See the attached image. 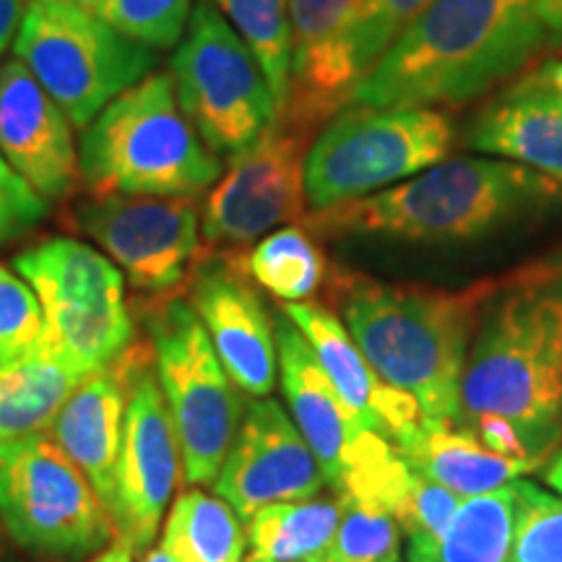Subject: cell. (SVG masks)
I'll return each instance as SVG.
<instances>
[{
    "label": "cell",
    "mask_w": 562,
    "mask_h": 562,
    "mask_svg": "<svg viewBox=\"0 0 562 562\" xmlns=\"http://www.w3.org/2000/svg\"><path fill=\"white\" fill-rule=\"evenodd\" d=\"M13 55L79 131L157 63L154 50L123 37L100 13L47 0L26 5Z\"/></svg>",
    "instance_id": "ba28073f"
},
{
    "label": "cell",
    "mask_w": 562,
    "mask_h": 562,
    "mask_svg": "<svg viewBox=\"0 0 562 562\" xmlns=\"http://www.w3.org/2000/svg\"><path fill=\"white\" fill-rule=\"evenodd\" d=\"M453 146V117L440 110L347 104L307 149V209L323 211L381 193L440 165Z\"/></svg>",
    "instance_id": "8992f818"
},
{
    "label": "cell",
    "mask_w": 562,
    "mask_h": 562,
    "mask_svg": "<svg viewBox=\"0 0 562 562\" xmlns=\"http://www.w3.org/2000/svg\"><path fill=\"white\" fill-rule=\"evenodd\" d=\"M393 448L414 472L459 497L484 495L542 467L537 461L508 459L490 451L472 435L456 430L448 422L425 417L406 427Z\"/></svg>",
    "instance_id": "603a6c76"
},
{
    "label": "cell",
    "mask_w": 562,
    "mask_h": 562,
    "mask_svg": "<svg viewBox=\"0 0 562 562\" xmlns=\"http://www.w3.org/2000/svg\"><path fill=\"white\" fill-rule=\"evenodd\" d=\"M273 339H277L281 391L292 406L294 425L311 446L323 480L336 492L347 474L351 453L370 430L341 402L313 347L281 307L273 315Z\"/></svg>",
    "instance_id": "d6986e66"
},
{
    "label": "cell",
    "mask_w": 562,
    "mask_h": 562,
    "mask_svg": "<svg viewBox=\"0 0 562 562\" xmlns=\"http://www.w3.org/2000/svg\"><path fill=\"white\" fill-rule=\"evenodd\" d=\"M248 539L237 513L206 492H182L170 513L165 550L175 562H243Z\"/></svg>",
    "instance_id": "4316f807"
},
{
    "label": "cell",
    "mask_w": 562,
    "mask_h": 562,
    "mask_svg": "<svg viewBox=\"0 0 562 562\" xmlns=\"http://www.w3.org/2000/svg\"><path fill=\"white\" fill-rule=\"evenodd\" d=\"M533 13L547 34V40L562 47V0H531Z\"/></svg>",
    "instance_id": "8d00e7d4"
},
{
    "label": "cell",
    "mask_w": 562,
    "mask_h": 562,
    "mask_svg": "<svg viewBox=\"0 0 562 562\" xmlns=\"http://www.w3.org/2000/svg\"><path fill=\"white\" fill-rule=\"evenodd\" d=\"M256 55L277 102L279 121L290 104L292 30L290 0H206Z\"/></svg>",
    "instance_id": "83f0119b"
},
{
    "label": "cell",
    "mask_w": 562,
    "mask_h": 562,
    "mask_svg": "<svg viewBox=\"0 0 562 562\" xmlns=\"http://www.w3.org/2000/svg\"><path fill=\"white\" fill-rule=\"evenodd\" d=\"M341 524V497L266 505L248 521L252 560L321 562Z\"/></svg>",
    "instance_id": "484cf974"
},
{
    "label": "cell",
    "mask_w": 562,
    "mask_h": 562,
    "mask_svg": "<svg viewBox=\"0 0 562 562\" xmlns=\"http://www.w3.org/2000/svg\"><path fill=\"white\" fill-rule=\"evenodd\" d=\"M180 110L203 144L235 157L279 121L277 102L256 55L227 19L201 0L172 58Z\"/></svg>",
    "instance_id": "30bf717a"
},
{
    "label": "cell",
    "mask_w": 562,
    "mask_h": 562,
    "mask_svg": "<svg viewBox=\"0 0 562 562\" xmlns=\"http://www.w3.org/2000/svg\"><path fill=\"white\" fill-rule=\"evenodd\" d=\"M430 3L432 0H362L349 34L351 60L360 79Z\"/></svg>",
    "instance_id": "d6a6232c"
},
{
    "label": "cell",
    "mask_w": 562,
    "mask_h": 562,
    "mask_svg": "<svg viewBox=\"0 0 562 562\" xmlns=\"http://www.w3.org/2000/svg\"><path fill=\"white\" fill-rule=\"evenodd\" d=\"M191 0H102L100 16L112 30L149 50L178 45L188 24Z\"/></svg>",
    "instance_id": "1f68e13d"
},
{
    "label": "cell",
    "mask_w": 562,
    "mask_h": 562,
    "mask_svg": "<svg viewBox=\"0 0 562 562\" xmlns=\"http://www.w3.org/2000/svg\"><path fill=\"white\" fill-rule=\"evenodd\" d=\"M47 214V203L16 172L0 178V245L24 235Z\"/></svg>",
    "instance_id": "e575fe53"
},
{
    "label": "cell",
    "mask_w": 562,
    "mask_h": 562,
    "mask_svg": "<svg viewBox=\"0 0 562 562\" xmlns=\"http://www.w3.org/2000/svg\"><path fill=\"white\" fill-rule=\"evenodd\" d=\"M279 307L300 328L318 357L321 368L326 370L328 381L339 391L341 402L360 417L368 430L378 432L393 446L406 427L422 419L419 404L381 381L334 311L321 302H284Z\"/></svg>",
    "instance_id": "ffe728a7"
},
{
    "label": "cell",
    "mask_w": 562,
    "mask_h": 562,
    "mask_svg": "<svg viewBox=\"0 0 562 562\" xmlns=\"http://www.w3.org/2000/svg\"><path fill=\"white\" fill-rule=\"evenodd\" d=\"M81 381L42 341L21 360L0 364V442L45 432Z\"/></svg>",
    "instance_id": "cb8c5ba5"
},
{
    "label": "cell",
    "mask_w": 562,
    "mask_h": 562,
    "mask_svg": "<svg viewBox=\"0 0 562 562\" xmlns=\"http://www.w3.org/2000/svg\"><path fill=\"white\" fill-rule=\"evenodd\" d=\"M323 484L318 461L297 425L279 402L261 398L245 409L214 490L240 521H250L266 505L315 497Z\"/></svg>",
    "instance_id": "2e32d148"
},
{
    "label": "cell",
    "mask_w": 562,
    "mask_h": 562,
    "mask_svg": "<svg viewBox=\"0 0 562 562\" xmlns=\"http://www.w3.org/2000/svg\"><path fill=\"white\" fill-rule=\"evenodd\" d=\"M501 279L440 290L336 269L328 273V290L381 381L412 396L425 419L453 425L469 349Z\"/></svg>",
    "instance_id": "7a4b0ae2"
},
{
    "label": "cell",
    "mask_w": 562,
    "mask_h": 562,
    "mask_svg": "<svg viewBox=\"0 0 562 562\" xmlns=\"http://www.w3.org/2000/svg\"><path fill=\"white\" fill-rule=\"evenodd\" d=\"M362 0H290L292 76L281 121L311 133L347 108L360 83L349 34Z\"/></svg>",
    "instance_id": "e0dca14e"
},
{
    "label": "cell",
    "mask_w": 562,
    "mask_h": 562,
    "mask_svg": "<svg viewBox=\"0 0 562 562\" xmlns=\"http://www.w3.org/2000/svg\"><path fill=\"white\" fill-rule=\"evenodd\" d=\"M518 87L539 91V94L550 97V100L562 104V60H547L529 74L516 81Z\"/></svg>",
    "instance_id": "d590c367"
},
{
    "label": "cell",
    "mask_w": 562,
    "mask_h": 562,
    "mask_svg": "<svg viewBox=\"0 0 562 562\" xmlns=\"http://www.w3.org/2000/svg\"><path fill=\"white\" fill-rule=\"evenodd\" d=\"M21 16H24V3L21 0H0V55L16 40Z\"/></svg>",
    "instance_id": "74e56055"
},
{
    "label": "cell",
    "mask_w": 562,
    "mask_h": 562,
    "mask_svg": "<svg viewBox=\"0 0 562 562\" xmlns=\"http://www.w3.org/2000/svg\"><path fill=\"white\" fill-rule=\"evenodd\" d=\"M248 562H266V560H252V558H250V560H248Z\"/></svg>",
    "instance_id": "f6af8a7d"
},
{
    "label": "cell",
    "mask_w": 562,
    "mask_h": 562,
    "mask_svg": "<svg viewBox=\"0 0 562 562\" xmlns=\"http://www.w3.org/2000/svg\"><path fill=\"white\" fill-rule=\"evenodd\" d=\"M562 203V186L497 157L442 159L364 199L313 211L302 227L326 237L409 245H463L501 235Z\"/></svg>",
    "instance_id": "277c9868"
},
{
    "label": "cell",
    "mask_w": 562,
    "mask_h": 562,
    "mask_svg": "<svg viewBox=\"0 0 562 562\" xmlns=\"http://www.w3.org/2000/svg\"><path fill=\"white\" fill-rule=\"evenodd\" d=\"M544 45L531 0H432L362 76L349 104L438 110L480 100Z\"/></svg>",
    "instance_id": "3957f363"
},
{
    "label": "cell",
    "mask_w": 562,
    "mask_h": 562,
    "mask_svg": "<svg viewBox=\"0 0 562 562\" xmlns=\"http://www.w3.org/2000/svg\"><path fill=\"white\" fill-rule=\"evenodd\" d=\"M311 133L277 121L235 154L203 203L201 232L211 248L240 250L273 227L307 216L305 157Z\"/></svg>",
    "instance_id": "4fadbf2b"
},
{
    "label": "cell",
    "mask_w": 562,
    "mask_h": 562,
    "mask_svg": "<svg viewBox=\"0 0 562 562\" xmlns=\"http://www.w3.org/2000/svg\"><path fill=\"white\" fill-rule=\"evenodd\" d=\"M74 222L115 258L138 292H172L201 252L191 199L91 195L76 203Z\"/></svg>",
    "instance_id": "5bb4252c"
},
{
    "label": "cell",
    "mask_w": 562,
    "mask_h": 562,
    "mask_svg": "<svg viewBox=\"0 0 562 562\" xmlns=\"http://www.w3.org/2000/svg\"><path fill=\"white\" fill-rule=\"evenodd\" d=\"M136 315L149 331L186 480L216 482L245 414L237 385L188 302L157 294L154 300H138Z\"/></svg>",
    "instance_id": "52a82bcc"
},
{
    "label": "cell",
    "mask_w": 562,
    "mask_h": 562,
    "mask_svg": "<svg viewBox=\"0 0 562 562\" xmlns=\"http://www.w3.org/2000/svg\"><path fill=\"white\" fill-rule=\"evenodd\" d=\"M0 524L45 558H83L115 537L87 476L42 435L0 442Z\"/></svg>",
    "instance_id": "8fae6325"
},
{
    "label": "cell",
    "mask_w": 562,
    "mask_h": 562,
    "mask_svg": "<svg viewBox=\"0 0 562 562\" xmlns=\"http://www.w3.org/2000/svg\"><path fill=\"white\" fill-rule=\"evenodd\" d=\"M547 482L562 495V448L554 453V461L550 463V469H547Z\"/></svg>",
    "instance_id": "ab89813d"
},
{
    "label": "cell",
    "mask_w": 562,
    "mask_h": 562,
    "mask_svg": "<svg viewBox=\"0 0 562 562\" xmlns=\"http://www.w3.org/2000/svg\"><path fill=\"white\" fill-rule=\"evenodd\" d=\"M125 391L117 370L91 372L76 385L58 417L53 419V442L87 476L104 510H115L117 461L123 448Z\"/></svg>",
    "instance_id": "44dd1931"
},
{
    "label": "cell",
    "mask_w": 562,
    "mask_h": 562,
    "mask_svg": "<svg viewBox=\"0 0 562 562\" xmlns=\"http://www.w3.org/2000/svg\"><path fill=\"white\" fill-rule=\"evenodd\" d=\"M45 315L30 284L0 266V364L21 360L40 347Z\"/></svg>",
    "instance_id": "836d02e7"
},
{
    "label": "cell",
    "mask_w": 562,
    "mask_h": 562,
    "mask_svg": "<svg viewBox=\"0 0 562 562\" xmlns=\"http://www.w3.org/2000/svg\"><path fill=\"white\" fill-rule=\"evenodd\" d=\"M47 3H68V5H79V9H87V11H100L102 0H47Z\"/></svg>",
    "instance_id": "60d3db41"
},
{
    "label": "cell",
    "mask_w": 562,
    "mask_h": 562,
    "mask_svg": "<svg viewBox=\"0 0 562 562\" xmlns=\"http://www.w3.org/2000/svg\"><path fill=\"white\" fill-rule=\"evenodd\" d=\"M13 170L9 165H5V159H3V154H0V178H5V175H11Z\"/></svg>",
    "instance_id": "7bdbcfd3"
},
{
    "label": "cell",
    "mask_w": 562,
    "mask_h": 562,
    "mask_svg": "<svg viewBox=\"0 0 562 562\" xmlns=\"http://www.w3.org/2000/svg\"><path fill=\"white\" fill-rule=\"evenodd\" d=\"M79 175L91 195L193 199L222 165L180 110L172 74H151L83 131Z\"/></svg>",
    "instance_id": "5b68a950"
},
{
    "label": "cell",
    "mask_w": 562,
    "mask_h": 562,
    "mask_svg": "<svg viewBox=\"0 0 562 562\" xmlns=\"http://www.w3.org/2000/svg\"><path fill=\"white\" fill-rule=\"evenodd\" d=\"M245 269L250 279L284 302H305L328 279V261L313 240V232L290 224L263 237L245 256Z\"/></svg>",
    "instance_id": "f1b7e54d"
},
{
    "label": "cell",
    "mask_w": 562,
    "mask_h": 562,
    "mask_svg": "<svg viewBox=\"0 0 562 562\" xmlns=\"http://www.w3.org/2000/svg\"><path fill=\"white\" fill-rule=\"evenodd\" d=\"M191 307L237 389L250 396L271 393L277 383L273 323L240 250L199 252L191 269Z\"/></svg>",
    "instance_id": "9a60e30c"
},
{
    "label": "cell",
    "mask_w": 562,
    "mask_h": 562,
    "mask_svg": "<svg viewBox=\"0 0 562 562\" xmlns=\"http://www.w3.org/2000/svg\"><path fill=\"white\" fill-rule=\"evenodd\" d=\"M406 562H425V560H422L414 550H409V554H406Z\"/></svg>",
    "instance_id": "ee69618b"
},
{
    "label": "cell",
    "mask_w": 562,
    "mask_h": 562,
    "mask_svg": "<svg viewBox=\"0 0 562 562\" xmlns=\"http://www.w3.org/2000/svg\"><path fill=\"white\" fill-rule=\"evenodd\" d=\"M516 529L508 562H562V501L529 480H513Z\"/></svg>",
    "instance_id": "4dcf8cb0"
},
{
    "label": "cell",
    "mask_w": 562,
    "mask_h": 562,
    "mask_svg": "<svg viewBox=\"0 0 562 562\" xmlns=\"http://www.w3.org/2000/svg\"><path fill=\"white\" fill-rule=\"evenodd\" d=\"M341 497V524L321 562H398L402 533L398 524L378 505Z\"/></svg>",
    "instance_id": "f546056e"
},
{
    "label": "cell",
    "mask_w": 562,
    "mask_h": 562,
    "mask_svg": "<svg viewBox=\"0 0 562 562\" xmlns=\"http://www.w3.org/2000/svg\"><path fill=\"white\" fill-rule=\"evenodd\" d=\"M91 562H133V550L117 542L115 547H110L108 552H102L100 558L91 560Z\"/></svg>",
    "instance_id": "f35d334b"
},
{
    "label": "cell",
    "mask_w": 562,
    "mask_h": 562,
    "mask_svg": "<svg viewBox=\"0 0 562 562\" xmlns=\"http://www.w3.org/2000/svg\"><path fill=\"white\" fill-rule=\"evenodd\" d=\"M125 391L117 501L112 510L117 542L144 550L157 537L161 513L180 480V446L170 406L161 396L154 351L140 344L112 362Z\"/></svg>",
    "instance_id": "7c38bea8"
},
{
    "label": "cell",
    "mask_w": 562,
    "mask_h": 562,
    "mask_svg": "<svg viewBox=\"0 0 562 562\" xmlns=\"http://www.w3.org/2000/svg\"><path fill=\"white\" fill-rule=\"evenodd\" d=\"M516 529L513 482L467 497L435 539H409L425 562H508Z\"/></svg>",
    "instance_id": "d4e9b609"
},
{
    "label": "cell",
    "mask_w": 562,
    "mask_h": 562,
    "mask_svg": "<svg viewBox=\"0 0 562 562\" xmlns=\"http://www.w3.org/2000/svg\"><path fill=\"white\" fill-rule=\"evenodd\" d=\"M456 430L544 463L562 438V256L501 279L461 378Z\"/></svg>",
    "instance_id": "6da1fadb"
},
{
    "label": "cell",
    "mask_w": 562,
    "mask_h": 562,
    "mask_svg": "<svg viewBox=\"0 0 562 562\" xmlns=\"http://www.w3.org/2000/svg\"><path fill=\"white\" fill-rule=\"evenodd\" d=\"M144 562H175V558L170 552L165 550V544L159 547V550H151L149 554H146V560Z\"/></svg>",
    "instance_id": "b9f144b4"
},
{
    "label": "cell",
    "mask_w": 562,
    "mask_h": 562,
    "mask_svg": "<svg viewBox=\"0 0 562 562\" xmlns=\"http://www.w3.org/2000/svg\"><path fill=\"white\" fill-rule=\"evenodd\" d=\"M467 146L484 157L516 161L562 186V104L513 83L474 117Z\"/></svg>",
    "instance_id": "7402d4cb"
},
{
    "label": "cell",
    "mask_w": 562,
    "mask_h": 562,
    "mask_svg": "<svg viewBox=\"0 0 562 562\" xmlns=\"http://www.w3.org/2000/svg\"><path fill=\"white\" fill-rule=\"evenodd\" d=\"M13 266L42 305V347L79 375L108 370L131 347L136 328L125 307L123 273L102 252L50 237L16 256Z\"/></svg>",
    "instance_id": "9c48e42d"
},
{
    "label": "cell",
    "mask_w": 562,
    "mask_h": 562,
    "mask_svg": "<svg viewBox=\"0 0 562 562\" xmlns=\"http://www.w3.org/2000/svg\"><path fill=\"white\" fill-rule=\"evenodd\" d=\"M0 154L45 201L76 191L79 157L70 121L19 58L0 68Z\"/></svg>",
    "instance_id": "ac0fdd59"
}]
</instances>
